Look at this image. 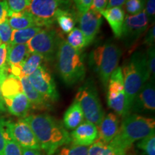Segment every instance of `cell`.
<instances>
[{"instance_id":"cell-47","label":"cell","mask_w":155,"mask_h":155,"mask_svg":"<svg viewBox=\"0 0 155 155\" xmlns=\"http://www.w3.org/2000/svg\"><path fill=\"white\" fill-rule=\"evenodd\" d=\"M2 42H1V40H0V45H2Z\"/></svg>"},{"instance_id":"cell-33","label":"cell","mask_w":155,"mask_h":155,"mask_svg":"<svg viewBox=\"0 0 155 155\" xmlns=\"http://www.w3.org/2000/svg\"><path fill=\"white\" fill-rule=\"evenodd\" d=\"M31 0H7V5L12 12H21L28 10Z\"/></svg>"},{"instance_id":"cell-4","label":"cell","mask_w":155,"mask_h":155,"mask_svg":"<svg viewBox=\"0 0 155 155\" xmlns=\"http://www.w3.org/2000/svg\"><path fill=\"white\" fill-rule=\"evenodd\" d=\"M55 58L58 72L67 86H74L84 80L86 69L82 51L74 49L65 40H61Z\"/></svg>"},{"instance_id":"cell-20","label":"cell","mask_w":155,"mask_h":155,"mask_svg":"<svg viewBox=\"0 0 155 155\" xmlns=\"http://www.w3.org/2000/svg\"><path fill=\"white\" fill-rule=\"evenodd\" d=\"M8 22L12 30H22V29L38 27L36 19L28 10L21 12H11L8 17Z\"/></svg>"},{"instance_id":"cell-1","label":"cell","mask_w":155,"mask_h":155,"mask_svg":"<svg viewBox=\"0 0 155 155\" xmlns=\"http://www.w3.org/2000/svg\"><path fill=\"white\" fill-rule=\"evenodd\" d=\"M32 129L41 150L53 155L62 147L71 142V137L63 124L47 114H31L23 118Z\"/></svg>"},{"instance_id":"cell-34","label":"cell","mask_w":155,"mask_h":155,"mask_svg":"<svg viewBox=\"0 0 155 155\" xmlns=\"http://www.w3.org/2000/svg\"><path fill=\"white\" fill-rule=\"evenodd\" d=\"M12 29L9 26L8 19L0 24V40L2 43L8 45L10 42Z\"/></svg>"},{"instance_id":"cell-39","label":"cell","mask_w":155,"mask_h":155,"mask_svg":"<svg viewBox=\"0 0 155 155\" xmlns=\"http://www.w3.org/2000/svg\"><path fill=\"white\" fill-rule=\"evenodd\" d=\"M108 1V0H92L90 9L101 13L106 9V7H107Z\"/></svg>"},{"instance_id":"cell-44","label":"cell","mask_w":155,"mask_h":155,"mask_svg":"<svg viewBox=\"0 0 155 155\" xmlns=\"http://www.w3.org/2000/svg\"><path fill=\"white\" fill-rule=\"evenodd\" d=\"M22 155H43L40 152V150L28 148H22Z\"/></svg>"},{"instance_id":"cell-48","label":"cell","mask_w":155,"mask_h":155,"mask_svg":"<svg viewBox=\"0 0 155 155\" xmlns=\"http://www.w3.org/2000/svg\"><path fill=\"white\" fill-rule=\"evenodd\" d=\"M0 1H2V0H0Z\"/></svg>"},{"instance_id":"cell-10","label":"cell","mask_w":155,"mask_h":155,"mask_svg":"<svg viewBox=\"0 0 155 155\" xmlns=\"http://www.w3.org/2000/svg\"><path fill=\"white\" fill-rule=\"evenodd\" d=\"M15 141L22 148L41 150L40 144L32 129L24 119L17 121L0 119Z\"/></svg>"},{"instance_id":"cell-32","label":"cell","mask_w":155,"mask_h":155,"mask_svg":"<svg viewBox=\"0 0 155 155\" xmlns=\"http://www.w3.org/2000/svg\"><path fill=\"white\" fill-rule=\"evenodd\" d=\"M125 8L129 15H135L144 10L145 0H127Z\"/></svg>"},{"instance_id":"cell-40","label":"cell","mask_w":155,"mask_h":155,"mask_svg":"<svg viewBox=\"0 0 155 155\" xmlns=\"http://www.w3.org/2000/svg\"><path fill=\"white\" fill-rule=\"evenodd\" d=\"M154 40H155V28L154 25H153V26L147 30L146 35H145L144 42L145 45H148L149 47L154 45Z\"/></svg>"},{"instance_id":"cell-42","label":"cell","mask_w":155,"mask_h":155,"mask_svg":"<svg viewBox=\"0 0 155 155\" xmlns=\"http://www.w3.org/2000/svg\"><path fill=\"white\" fill-rule=\"evenodd\" d=\"M9 75H10L9 74V66L6 63L4 66L0 68V86L3 83V81L9 76Z\"/></svg>"},{"instance_id":"cell-3","label":"cell","mask_w":155,"mask_h":155,"mask_svg":"<svg viewBox=\"0 0 155 155\" xmlns=\"http://www.w3.org/2000/svg\"><path fill=\"white\" fill-rule=\"evenodd\" d=\"M126 95V111L129 114L132 101L143 85L150 78L146 54L137 50L127 60L121 68Z\"/></svg>"},{"instance_id":"cell-21","label":"cell","mask_w":155,"mask_h":155,"mask_svg":"<svg viewBox=\"0 0 155 155\" xmlns=\"http://www.w3.org/2000/svg\"><path fill=\"white\" fill-rule=\"evenodd\" d=\"M85 117L78 102L74 100L63 116V126L65 129H75L83 121Z\"/></svg>"},{"instance_id":"cell-16","label":"cell","mask_w":155,"mask_h":155,"mask_svg":"<svg viewBox=\"0 0 155 155\" xmlns=\"http://www.w3.org/2000/svg\"><path fill=\"white\" fill-rule=\"evenodd\" d=\"M119 129V119L114 113H108L104 116L98 127V140L110 143L117 135Z\"/></svg>"},{"instance_id":"cell-27","label":"cell","mask_w":155,"mask_h":155,"mask_svg":"<svg viewBox=\"0 0 155 155\" xmlns=\"http://www.w3.org/2000/svg\"><path fill=\"white\" fill-rule=\"evenodd\" d=\"M0 129L5 139L4 155H22V147L12 137L5 126L0 120Z\"/></svg>"},{"instance_id":"cell-11","label":"cell","mask_w":155,"mask_h":155,"mask_svg":"<svg viewBox=\"0 0 155 155\" xmlns=\"http://www.w3.org/2000/svg\"><path fill=\"white\" fill-rule=\"evenodd\" d=\"M150 20L145 10L135 15L126 16L120 39L128 48L134 45L141 36L148 29Z\"/></svg>"},{"instance_id":"cell-25","label":"cell","mask_w":155,"mask_h":155,"mask_svg":"<svg viewBox=\"0 0 155 155\" xmlns=\"http://www.w3.org/2000/svg\"><path fill=\"white\" fill-rule=\"evenodd\" d=\"M41 30L42 28L40 27H31L22 30H13L9 44H27Z\"/></svg>"},{"instance_id":"cell-45","label":"cell","mask_w":155,"mask_h":155,"mask_svg":"<svg viewBox=\"0 0 155 155\" xmlns=\"http://www.w3.org/2000/svg\"><path fill=\"white\" fill-rule=\"evenodd\" d=\"M4 150H5V139L0 129V155H4Z\"/></svg>"},{"instance_id":"cell-12","label":"cell","mask_w":155,"mask_h":155,"mask_svg":"<svg viewBox=\"0 0 155 155\" xmlns=\"http://www.w3.org/2000/svg\"><path fill=\"white\" fill-rule=\"evenodd\" d=\"M34 88L50 102L59 98L57 87L49 69L45 64H41L33 73L28 77Z\"/></svg>"},{"instance_id":"cell-41","label":"cell","mask_w":155,"mask_h":155,"mask_svg":"<svg viewBox=\"0 0 155 155\" xmlns=\"http://www.w3.org/2000/svg\"><path fill=\"white\" fill-rule=\"evenodd\" d=\"M7 63V45H0V68Z\"/></svg>"},{"instance_id":"cell-13","label":"cell","mask_w":155,"mask_h":155,"mask_svg":"<svg viewBox=\"0 0 155 155\" xmlns=\"http://www.w3.org/2000/svg\"><path fill=\"white\" fill-rule=\"evenodd\" d=\"M155 110L154 78H150L136 95L129 114H152Z\"/></svg>"},{"instance_id":"cell-35","label":"cell","mask_w":155,"mask_h":155,"mask_svg":"<svg viewBox=\"0 0 155 155\" xmlns=\"http://www.w3.org/2000/svg\"><path fill=\"white\" fill-rule=\"evenodd\" d=\"M147 62L148 65V68L150 71V76L152 78H154L155 75V53H154V45L149 48L146 53Z\"/></svg>"},{"instance_id":"cell-31","label":"cell","mask_w":155,"mask_h":155,"mask_svg":"<svg viewBox=\"0 0 155 155\" xmlns=\"http://www.w3.org/2000/svg\"><path fill=\"white\" fill-rule=\"evenodd\" d=\"M137 147L145 155H155V133L139 140Z\"/></svg>"},{"instance_id":"cell-43","label":"cell","mask_w":155,"mask_h":155,"mask_svg":"<svg viewBox=\"0 0 155 155\" xmlns=\"http://www.w3.org/2000/svg\"><path fill=\"white\" fill-rule=\"evenodd\" d=\"M127 0H108L106 9L112 7H122L125 5Z\"/></svg>"},{"instance_id":"cell-18","label":"cell","mask_w":155,"mask_h":155,"mask_svg":"<svg viewBox=\"0 0 155 155\" xmlns=\"http://www.w3.org/2000/svg\"><path fill=\"white\" fill-rule=\"evenodd\" d=\"M110 25L112 32L116 38H121L126 13L122 7H112L106 9L101 12Z\"/></svg>"},{"instance_id":"cell-28","label":"cell","mask_w":155,"mask_h":155,"mask_svg":"<svg viewBox=\"0 0 155 155\" xmlns=\"http://www.w3.org/2000/svg\"><path fill=\"white\" fill-rule=\"evenodd\" d=\"M88 155H125L110 144L98 139L90 145L88 148Z\"/></svg>"},{"instance_id":"cell-22","label":"cell","mask_w":155,"mask_h":155,"mask_svg":"<svg viewBox=\"0 0 155 155\" xmlns=\"http://www.w3.org/2000/svg\"><path fill=\"white\" fill-rule=\"evenodd\" d=\"M29 54L27 44L7 45V64L9 66L20 65Z\"/></svg>"},{"instance_id":"cell-38","label":"cell","mask_w":155,"mask_h":155,"mask_svg":"<svg viewBox=\"0 0 155 155\" xmlns=\"http://www.w3.org/2000/svg\"><path fill=\"white\" fill-rule=\"evenodd\" d=\"M10 12L11 11L9 10L7 0L0 1V24L7 20Z\"/></svg>"},{"instance_id":"cell-9","label":"cell","mask_w":155,"mask_h":155,"mask_svg":"<svg viewBox=\"0 0 155 155\" xmlns=\"http://www.w3.org/2000/svg\"><path fill=\"white\" fill-rule=\"evenodd\" d=\"M108 106L112 108L116 115L121 117L127 116L126 95L121 68L117 67L111 73L107 85Z\"/></svg>"},{"instance_id":"cell-6","label":"cell","mask_w":155,"mask_h":155,"mask_svg":"<svg viewBox=\"0 0 155 155\" xmlns=\"http://www.w3.org/2000/svg\"><path fill=\"white\" fill-rule=\"evenodd\" d=\"M75 100L80 104L86 121L98 128L104 116V111L92 79H88L78 88Z\"/></svg>"},{"instance_id":"cell-24","label":"cell","mask_w":155,"mask_h":155,"mask_svg":"<svg viewBox=\"0 0 155 155\" xmlns=\"http://www.w3.org/2000/svg\"><path fill=\"white\" fill-rule=\"evenodd\" d=\"M0 91L4 98H10L23 93L20 79L12 74L9 75L0 86Z\"/></svg>"},{"instance_id":"cell-17","label":"cell","mask_w":155,"mask_h":155,"mask_svg":"<svg viewBox=\"0 0 155 155\" xmlns=\"http://www.w3.org/2000/svg\"><path fill=\"white\" fill-rule=\"evenodd\" d=\"M19 79L22 83L23 93L30 101L31 107L40 111H45L51 108L52 102L37 91L34 87L31 85L28 77L25 76Z\"/></svg>"},{"instance_id":"cell-46","label":"cell","mask_w":155,"mask_h":155,"mask_svg":"<svg viewBox=\"0 0 155 155\" xmlns=\"http://www.w3.org/2000/svg\"><path fill=\"white\" fill-rule=\"evenodd\" d=\"M6 111H7V108H6L5 104V100H4V97L0 91V112H5Z\"/></svg>"},{"instance_id":"cell-5","label":"cell","mask_w":155,"mask_h":155,"mask_svg":"<svg viewBox=\"0 0 155 155\" xmlns=\"http://www.w3.org/2000/svg\"><path fill=\"white\" fill-rule=\"evenodd\" d=\"M121 56V49L111 41L100 45L89 54V65L105 88L107 87L111 73L118 67Z\"/></svg>"},{"instance_id":"cell-15","label":"cell","mask_w":155,"mask_h":155,"mask_svg":"<svg viewBox=\"0 0 155 155\" xmlns=\"http://www.w3.org/2000/svg\"><path fill=\"white\" fill-rule=\"evenodd\" d=\"M98 128L91 122L83 121L71 134L73 144L81 146H90L98 139Z\"/></svg>"},{"instance_id":"cell-8","label":"cell","mask_w":155,"mask_h":155,"mask_svg":"<svg viewBox=\"0 0 155 155\" xmlns=\"http://www.w3.org/2000/svg\"><path fill=\"white\" fill-rule=\"evenodd\" d=\"M67 4L68 0H31L28 10L36 19L38 27L49 28L57 12Z\"/></svg>"},{"instance_id":"cell-26","label":"cell","mask_w":155,"mask_h":155,"mask_svg":"<svg viewBox=\"0 0 155 155\" xmlns=\"http://www.w3.org/2000/svg\"><path fill=\"white\" fill-rule=\"evenodd\" d=\"M45 61L42 55L37 53H30L28 57L20 64L21 75L22 77H28L29 75L33 73L38 69Z\"/></svg>"},{"instance_id":"cell-36","label":"cell","mask_w":155,"mask_h":155,"mask_svg":"<svg viewBox=\"0 0 155 155\" xmlns=\"http://www.w3.org/2000/svg\"><path fill=\"white\" fill-rule=\"evenodd\" d=\"M147 17H148L150 23L153 21L154 22L155 15V0H145V8Z\"/></svg>"},{"instance_id":"cell-14","label":"cell","mask_w":155,"mask_h":155,"mask_svg":"<svg viewBox=\"0 0 155 155\" xmlns=\"http://www.w3.org/2000/svg\"><path fill=\"white\" fill-rule=\"evenodd\" d=\"M102 15L100 12L89 9L86 13L79 15L78 19L80 29L86 38L87 46L91 44L99 32L102 24Z\"/></svg>"},{"instance_id":"cell-29","label":"cell","mask_w":155,"mask_h":155,"mask_svg":"<svg viewBox=\"0 0 155 155\" xmlns=\"http://www.w3.org/2000/svg\"><path fill=\"white\" fill-rule=\"evenodd\" d=\"M66 42L71 47L79 51H82L83 49L87 47L84 35L78 28H74L69 32Z\"/></svg>"},{"instance_id":"cell-2","label":"cell","mask_w":155,"mask_h":155,"mask_svg":"<svg viewBox=\"0 0 155 155\" xmlns=\"http://www.w3.org/2000/svg\"><path fill=\"white\" fill-rule=\"evenodd\" d=\"M154 119L137 114H129L123 118L119 132L109 144L126 155L135 141L154 134Z\"/></svg>"},{"instance_id":"cell-30","label":"cell","mask_w":155,"mask_h":155,"mask_svg":"<svg viewBox=\"0 0 155 155\" xmlns=\"http://www.w3.org/2000/svg\"><path fill=\"white\" fill-rule=\"evenodd\" d=\"M55 155H88V147L75 144H68L62 147Z\"/></svg>"},{"instance_id":"cell-7","label":"cell","mask_w":155,"mask_h":155,"mask_svg":"<svg viewBox=\"0 0 155 155\" xmlns=\"http://www.w3.org/2000/svg\"><path fill=\"white\" fill-rule=\"evenodd\" d=\"M61 38L53 29L42 28L27 43L30 53L42 55L45 61H53L57 53Z\"/></svg>"},{"instance_id":"cell-23","label":"cell","mask_w":155,"mask_h":155,"mask_svg":"<svg viewBox=\"0 0 155 155\" xmlns=\"http://www.w3.org/2000/svg\"><path fill=\"white\" fill-rule=\"evenodd\" d=\"M78 17L70 9H61L56 13L55 20L63 33L68 34L75 28Z\"/></svg>"},{"instance_id":"cell-37","label":"cell","mask_w":155,"mask_h":155,"mask_svg":"<svg viewBox=\"0 0 155 155\" xmlns=\"http://www.w3.org/2000/svg\"><path fill=\"white\" fill-rule=\"evenodd\" d=\"M79 14H83L89 10L92 0H73Z\"/></svg>"},{"instance_id":"cell-19","label":"cell","mask_w":155,"mask_h":155,"mask_svg":"<svg viewBox=\"0 0 155 155\" xmlns=\"http://www.w3.org/2000/svg\"><path fill=\"white\" fill-rule=\"evenodd\" d=\"M6 108L12 115L25 118L28 115L31 104L24 93H21L10 98H4Z\"/></svg>"}]
</instances>
